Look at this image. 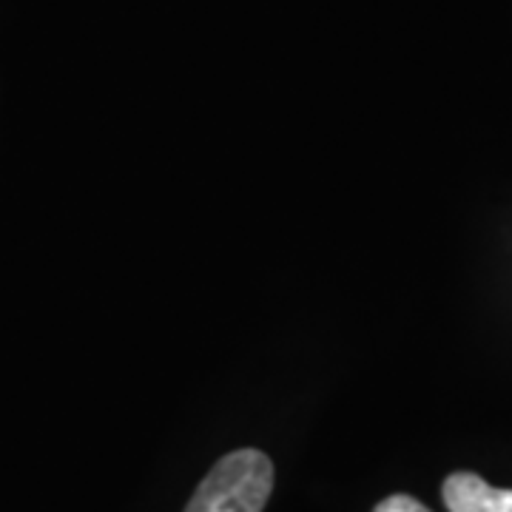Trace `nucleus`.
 <instances>
[{
  "label": "nucleus",
  "mask_w": 512,
  "mask_h": 512,
  "mask_svg": "<svg viewBox=\"0 0 512 512\" xmlns=\"http://www.w3.org/2000/svg\"><path fill=\"white\" fill-rule=\"evenodd\" d=\"M274 490V464L262 450L245 447L220 458L202 478L185 512H262Z\"/></svg>",
  "instance_id": "f257e3e1"
},
{
  "label": "nucleus",
  "mask_w": 512,
  "mask_h": 512,
  "mask_svg": "<svg viewBox=\"0 0 512 512\" xmlns=\"http://www.w3.org/2000/svg\"><path fill=\"white\" fill-rule=\"evenodd\" d=\"M444 504L450 512H512V490L490 487L476 473H453L444 481Z\"/></svg>",
  "instance_id": "f03ea898"
},
{
  "label": "nucleus",
  "mask_w": 512,
  "mask_h": 512,
  "mask_svg": "<svg viewBox=\"0 0 512 512\" xmlns=\"http://www.w3.org/2000/svg\"><path fill=\"white\" fill-rule=\"evenodd\" d=\"M373 512H430L424 504H419L416 498H410V495H390V498H384L382 504L376 507Z\"/></svg>",
  "instance_id": "7ed1b4c3"
}]
</instances>
